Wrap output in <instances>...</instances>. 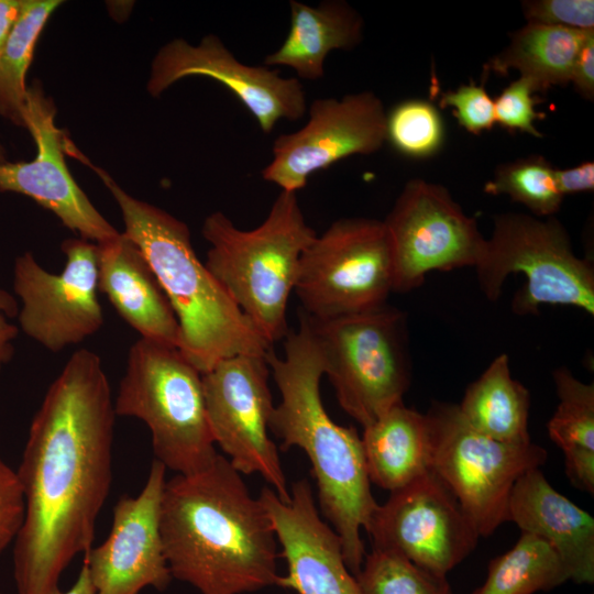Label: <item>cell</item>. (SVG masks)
Segmentation results:
<instances>
[{
	"mask_svg": "<svg viewBox=\"0 0 594 594\" xmlns=\"http://www.w3.org/2000/svg\"><path fill=\"white\" fill-rule=\"evenodd\" d=\"M266 355L238 354L201 374L215 443L241 474L261 475L282 501L290 493L278 448L270 437L273 397Z\"/></svg>",
	"mask_w": 594,
	"mask_h": 594,
	"instance_id": "8fae6325",
	"label": "cell"
},
{
	"mask_svg": "<svg viewBox=\"0 0 594 594\" xmlns=\"http://www.w3.org/2000/svg\"><path fill=\"white\" fill-rule=\"evenodd\" d=\"M24 512V495L16 471L0 458V556L14 542Z\"/></svg>",
	"mask_w": 594,
	"mask_h": 594,
	"instance_id": "e575fe53",
	"label": "cell"
},
{
	"mask_svg": "<svg viewBox=\"0 0 594 594\" xmlns=\"http://www.w3.org/2000/svg\"><path fill=\"white\" fill-rule=\"evenodd\" d=\"M592 30H574L527 22L509 34V43L485 64L491 72L505 76L517 70L536 90L548 91L570 84L576 55Z\"/></svg>",
	"mask_w": 594,
	"mask_h": 594,
	"instance_id": "cb8c5ba5",
	"label": "cell"
},
{
	"mask_svg": "<svg viewBox=\"0 0 594 594\" xmlns=\"http://www.w3.org/2000/svg\"><path fill=\"white\" fill-rule=\"evenodd\" d=\"M22 0H0V53L18 20Z\"/></svg>",
	"mask_w": 594,
	"mask_h": 594,
	"instance_id": "f35d334b",
	"label": "cell"
},
{
	"mask_svg": "<svg viewBox=\"0 0 594 594\" xmlns=\"http://www.w3.org/2000/svg\"><path fill=\"white\" fill-rule=\"evenodd\" d=\"M446 125L439 109L429 100L411 98L386 112V143L411 160H427L444 145Z\"/></svg>",
	"mask_w": 594,
	"mask_h": 594,
	"instance_id": "f546056e",
	"label": "cell"
},
{
	"mask_svg": "<svg viewBox=\"0 0 594 594\" xmlns=\"http://www.w3.org/2000/svg\"><path fill=\"white\" fill-rule=\"evenodd\" d=\"M266 361L280 393L270 431L280 449H301L316 480L322 515L341 541L349 571L355 576L366 556L361 530L366 529L378 504L373 497L362 440L353 427L336 424L320 395L323 364L318 348L299 318V328L284 338V355L271 349Z\"/></svg>",
	"mask_w": 594,
	"mask_h": 594,
	"instance_id": "3957f363",
	"label": "cell"
},
{
	"mask_svg": "<svg viewBox=\"0 0 594 594\" xmlns=\"http://www.w3.org/2000/svg\"><path fill=\"white\" fill-rule=\"evenodd\" d=\"M290 26L282 45L268 54L264 66H284L297 77H324L326 58L332 51H351L363 40L364 20L344 0H324L315 7L289 1Z\"/></svg>",
	"mask_w": 594,
	"mask_h": 594,
	"instance_id": "7402d4cb",
	"label": "cell"
},
{
	"mask_svg": "<svg viewBox=\"0 0 594 594\" xmlns=\"http://www.w3.org/2000/svg\"><path fill=\"white\" fill-rule=\"evenodd\" d=\"M527 22L574 30H594L593 0H529L521 2Z\"/></svg>",
	"mask_w": 594,
	"mask_h": 594,
	"instance_id": "836d02e7",
	"label": "cell"
},
{
	"mask_svg": "<svg viewBox=\"0 0 594 594\" xmlns=\"http://www.w3.org/2000/svg\"><path fill=\"white\" fill-rule=\"evenodd\" d=\"M289 493V499L282 501L264 486L258 495L287 566L276 585L295 594H361L345 565L338 535L319 516L310 483L299 480Z\"/></svg>",
	"mask_w": 594,
	"mask_h": 594,
	"instance_id": "d6986e66",
	"label": "cell"
},
{
	"mask_svg": "<svg viewBox=\"0 0 594 594\" xmlns=\"http://www.w3.org/2000/svg\"><path fill=\"white\" fill-rule=\"evenodd\" d=\"M539 92L526 78L518 77L506 86L494 99L495 123L509 132H522L542 138L535 125L544 117L536 110Z\"/></svg>",
	"mask_w": 594,
	"mask_h": 594,
	"instance_id": "1f68e13d",
	"label": "cell"
},
{
	"mask_svg": "<svg viewBox=\"0 0 594 594\" xmlns=\"http://www.w3.org/2000/svg\"><path fill=\"white\" fill-rule=\"evenodd\" d=\"M56 107L41 82L26 89L24 123L35 146L29 162L0 163V191L22 194L52 211L69 230L97 244L119 232L95 208L70 175L68 139L55 124Z\"/></svg>",
	"mask_w": 594,
	"mask_h": 594,
	"instance_id": "e0dca14e",
	"label": "cell"
},
{
	"mask_svg": "<svg viewBox=\"0 0 594 594\" xmlns=\"http://www.w3.org/2000/svg\"><path fill=\"white\" fill-rule=\"evenodd\" d=\"M7 162V151L0 142V163Z\"/></svg>",
	"mask_w": 594,
	"mask_h": 594,
	"instance_id": "60d3db41",
	"label": "cell"
},
{
	"mask_svg": "<svg viewBox=\"0 0 594 594\" xmlns=\"http://www.w3.org/2000/svg\"><path fill=\"white\" fill-rule=\"evenodd\" d=\"M483 190L507 195L538 218L554 217L564 198L557 186L556 167L537 154L501 164Z\"/></svg>",
	"mask_w": 594,
	"mask_h": 594,
	"instance_id": "f1b7e54d",
	"label": "cell"
},
{
	"mask_svg": "<svg viewBox=\"0 0 594 594\" xmlns=\"http://www.w3.org/2000/svg\"><path fill=\"white\" fill-rule=\"evenodd\" d=\"M355 580L361 594H453L447 576L377 549L366 553Z\"/></svg>",
	"mask_w": 594,
	"mask_h": 594,
	"instance_id": "4dcf8cb0",
	"label": "cell"
},
{
	"mask_svg": "<svg viewBox=\"0 0 594 594\" xmlns=\"http://www.w3.org/2000/svg\"><path fill=\"white\" fill-rule=\"evenodd\" d=\"M439 107L451 108L460 127L474 135L490 131L496 124L494 99L483 82L463 84L457 89L442 92L439 97Z\"/></svg>",
	"mask_w": 594,
	"mask_h": 594,
	"instance_id": "d6a6232c",
	"label": "cell"
},
{
	"mask_svg": "<svg viewBox=\"0 0 594 594\" xmlns=\"http://www.w3.org/2000/svg\"><path fill=\"white\" fill-rule=\"evenodd\" d=\"M98 290L141 338L179 348L175 312L144 254L123 232L98 244Z\"/></svg>",
	"mask_w": 594,
	"mask_h": 594,
	"instance_id": "44dd1931",
	"label": "cell"
},
{
	"mask_svg": "<svg viewBox=\"0 0 594 594\" xmlns=\"http://www.w3.org/2000/svg\"><path fill=\"white\" fill-rule=\"evenodd\" d=\"M392 245L394 292L420 286L427 274L479 263L486 238L442 185L409 179L383 220Z\"/></svg>",
	"mask_w": 594,
	"mask_h": 594,
	"instance_id": "7c38bea8",
	"label": "cell"
},
{
	"mask_svg": "<svg viewBox=\"0 0 594 594\" xmlns=\"http://www.w3.org/2000/svg\"><path fill=\"white\" fill-rule=\"evenodd\" d=\"M479 285L492 301L510 274H521L512 310L536 315L543 305L572 306L594 315V267L579 257L564 226L556 218L506 212L493 217V230L474 267Z\"/></svg>",
	"mask_w": 594,
	"mask_h": 594,
	"instance_id": "ba28073f",
	"label": "cell"
},
{
	"mask_svg": "<svg viewBox=\"0 0 594 594\" xmlns=\"http://www.w3.org/2000/svg\"><path fill=\"white\" fill-rule=\"evenodd\" d=\"M160 529L172 578L200 594H243L277 583L268 514L221 454L199 473L166 481Z\"/></svg>",
	"mask_w": 594,
	"mask_h": 594,
	"instance_id": "7a4b0ae2",
	"label": "cell"
},
{
	"mask_svg": "<svg viewBox=\"0 0 594 594\" xmlns=\"http://www.w3.org/2000/svg\"><path fill=\"white\" fill-rule=\"evenodd\" d=\"M0 594H1V592H0Z\"/></svg>",
	"mask_w": 594,
	"mask_h": 594,
	"instance_id": "b9f144b4",
	"label": "cell"
},
{
	"mask_svg": "<svg viewBox=\"0 0 594 594\" xmlns=\"http://www.w3.org/2000/svg\"><path fill=\"white\" fill-rule=\"evenodd\" d=\"M569 580L554 549L544 540L521 532L515 546L488 565L485 582L471 594H534Z\"/></svg>",
	"mask_w": 594,
	"mask_h": 594,
	"instance_id": "4316f807",
	"label": "cell"
},
{
	"mask_svg": "<svg viewBox=\"0 0 594 594\" xmlns=\"http://www.w3.org/2000/svg\"><path fill=\"white\" fill-rule=\"evenodd\" d=\"M118 204L127 234L155 273L180 329L179 350L202 374L238 354L266 355L272 349L201 262L187 224L128 194L84 156Z\"/></svg>",
	"mask_w": 594,
	"mask_h": 594,
	"instance_id": "277c9868",
	"label": "cell"
},
{
	"mask_svg": "<svg viewBox=\"0 0 594 594\" xmlns=\"http://www.w3.org/2000/svg\"><path fill=\"white\" fill-rule=\"evenodd\" d=\"M59 274L43 268L33 254L16 257L13 288L22 301V331L52 352L78 344L103 324L98 290V244L82 238L62 243Z\"/></svg>",
	"mask_w": 594,
	"mask_h": 594,
	"instance_id": "4fadbf2b",
	"label": "cell"
},
{
	"mask_svg": "<svg viewBox=\"0 0 594 594\" xmlns=\"http://www.w3.org/2000/svg\"><path fill=\"white\" fill-rule=\"evenodd\" d=\"M165 473L154 459L140 494L116 503L107 539L84 554L96 594H140L145 587L164 591L169 585L160 529Z\"/></svg>",
	"mask_w": 594,
	"mask_h": 594,
	"instance_id": "ac0fdd59",
	"label": "cell"
},
{
	"mask_svg": "<svg viewBox=\"0 0 594 594\" xmlns=\"http://www.w3.org/2000/svg\"><path fill=\"white\" fill-rule=\"evenodd\" d=\"M394 292V261L383 220L332 222L304 250L294 293L300 311L329 319L386 304Z\"/></svg>",
	"mask_w": 594,
	"mask_h": 594,
	"instance_id": "30bf717a",
	"label": "cell"
},
{
	"mask_svg": "<svg viewBox=\"0 0 594 594\" xmlns=\"http://www.w3.org/2000/svg\"><path fill=\"white\" fill-rule=\"evenodd\" d=\"M54 594H96L86 563H82L75 583L68 590H58Z\"/></svg>",
	"mask_w": 594,
	"mask_h": 594,
	"instance_id": "ab89813d",
	"label": "cell"
},
{
	"mask_svg": "<svg viewBox=\"0 0 594 594\" xmlns=\"http://www.w3.org/2000/svg\"><path fill=\"white\" fill-rule=\"evenodd\" d=\"M459 410L466 422L494 440L529 443L530 394L510 373L506 354L496 356L465 389Z\"/></svg>",
	"mask_w": 594,
	"mask_h": 594,
	"instance_id": "d4e9b609",
	"label": "cell"
},
{
	"mask_svg": "<svg viewBox=\"0 0 594 594\" xmlns=\"http://www.w3.org/2000/svg\"><path fill=\"white\" fill-rule=\"evenodd\" d=\"M556 182L563 197L572 194L593 191L594 163L587 161L569 168H556Z\"/></svg>",
	"mask_w": 594,
	"mask_h": 594,
	"instance_id": "8d00e7d4",
	"label": "cell"
},
{
	"mask_svg": "<svg viewBox=\"0 0 594 594\" xmlns=\"http://www.w3.org/2000/svg\"><path fill=\"white\" fill-rule=\"evenodd\" d=\"M370 482L391 493L431 472V444L425 414L400 403L361 437Z\"/></svg>",
	"mask_w": 594,
	"mask_h": 594,
	"instance_id": "603a6c76",
	"label": "cell"
},
{
	"mask_svg": "<svg viewBox=\"0 0 594 594\" xmlns=\"http://www.w3.org/2000/svg\"><path fill=\"white\" fill-rule=\"evenodd\" d=\"M113 407L116 415L148 427L154 459L176 474L199 473L218 455L201 373L177 346L145 338L135 341Z\"/></svg>",
	"mask_w": 594,
	"mask_h": 594,
	"instance_id": "8992f818",
	"label": "cell"
},
{
	"mask_svg": "<svg viewBox=\"0 0 594 594\" xmlns=\"http://www.w3.org/2000/svg\"><path fill=\"white\" fill-rule=\"evenodd\" d=\"M206 267L271 345L288 333L287 306L304 250L317 234L297 194L280 191L264 221L241 230L221 211L206 217Z\"/></svg>",
	"mask_w": 594,
	"mask_h": 594,
	"instance_id": "5b68a950",
	"label": "cell"
},
{
	"mask_svg": "<svg viewBox=\"0 0 594 594\" xmlns=\"http://www.w3.org/2000/svg\"><path fill=\"white\" fill-rule=\"evenodd\" d=\"M431 444V472L455 497L480 537L507 521L516 481L548 458L532 442L505 443L472 428L458 405L433 403L425 414Z\"/></svg>",
	"mask_w": 594,
	"mask_h": 594,
	"instance_id": "9c48e42d",
	"label": "cell"
},
{
	"mask_svg": "<svg viewBox=\"0 0 594 594\" xmlns=\"http://www.w3.org/2000/svg\"><path fill=\"white\" fill-rule=\"evenodd\" d=\"M191 76L208 77L228 88L266 134L278 121H297L307 110L298 78L283 77L277 69L264 65L241 63L213 34L204 36L196 45L184 38L167 42L153 59L146 88L158 97L176 81Z\"/></svg>",
	"mask_w": 594,
	"mask_h": 594,
	"instance_id": "2e32d148",
	"label": "cell"
},
{
	"mask_svg": "<svg viewBox=\"0 0 594 594\" xmlns=\"http://www.w3.org/2000/svg\"><path fill=\"white\" fill-rule=\"evenodd\" d=\"M521 532L548 542L562 560L569 580L594 582V519L556 491L539 468L525 472L515 483L507 521Z\"/></svg>",
	"mask_w": 594,
	"mask_h": 594,
	"instance_id": "ffe728a7",
	"label": "cell"
},
{
	"mask_svg": "<svg viewBox=\"0 0 594 594\" xmlns=\"http://www.w3.org/2000/svg\"><path fill=\"white\" fill-rule=\"evenodd\" d=\"M559 398L548 421L549 437L563 452L571 484L594 493V385L578 380L565 366L553 372Z\"/></svg>",
	"mask_w": 594,
	"mask_h": 594,
	"instance_id": "484cf974",
	"label": "cell"
},
{
	"mask_svg": "<svg viewBox=\"0 0 594 594\" xmlns=\"http://www.w3.org/2000/svg\"><path fill=\"white\" fill-rule=\"evenodd\" d=\"M570 84L585 100L594 99V30L590 31L576 55Z\"/></svg>",
	"mask_w": 594,
	"mask_h": 594,
	"instance_id": "d590c367",
	"label": "cell"
},
{
	"mask_svg": "<svg viewBox=\"0 0 594 594\" xmlns=\"http://www.w3.org/2000/svg\"><path fill=\"white\" fill-rule=\"evenodd\" d=\"M307 110L300 129L274 140L273 157L261 172L280 191L297 194L312 174L353 155L374 154L386 143L387 110L373 91L318 98Z\"/></svg>",
	"mask_w": 594,
	"mask_h": 594,
	"instance_id": "5bb4252c",
	"label": "cell"
},
{
	"mask_svg": "<svg viewBox=\"0 0 594 594\" xmlns=\"http://www.w3.org/2000/svg\"><path fill=\"white\" fill-rule=\"evenodd\" d=\"M340 407L364 427L404 403L410 383L405 314L386 304L329 319L302 311Z\"/></svg>",
	"mask_w": 594,
	"mask_h": 594,
	"instance_id": "52a82bcc",
	"label": "cell"
},
{
	"mask_svg": "<svg viewBox=\"0 0 594 594\" xmlns=\"http://www.w3.org/2000/svg\"><path fill=\"white\" fill-rule=\"evenodd\" d=\"M18 314L15 299L8 292L0 288V371L13 355L12 341L18 336V328L7 321V318Z\"/></svg>",
	"mask_w": 594,
	"mask_h": 594,
	"instance_id": "74e56055",
	"label": "cell"
},
{
	"mask_svg": "<svg viewBox=\"0 0 594 594\" xmlns=\"http://www.w3.org/2000/svg\"><path fill=\"white\" fill-rule=\"evenodd\" d=\"M373 549L398 554L441 576L476 547L480 535L455 497L429 472L391 493L365 529Z\"/></svg>",
	"mask_w": 594,
	"mask_h": 594,
	"instance_id": "9a60e30c",
	"label": "cell"
},
{
	"mask_svg": "<svg viewBox=\"0 0 594 594\" xmlns=\"http://www.w3.org/2000/svg\"><path fill=\"white\" fill-rule=\"evenodd\" d=\"M59 0H22L18 20L0 53V117L25 129L26 72L36 42Z\"/></svg>",
	"mask_w": 594,
	"mask_h": 594,
	"instance_id": "83f0119b",
	"label": "cell"
},
{
	"mask_svg": "<svg viewBox=\"0 0 594 594\" xmlns=\"http://www.w3.org/2000/svg\"><path fill=\"white\" fill-rule=\"evenodd\" d=\"M114 407L100 358L81 349L50 385L18 468L25 502L14 540L18 594H54L95 539L112 483Z\"/></svg>",
	"mask_w": 594,
	"mask_h": 594,
	"instance_id": "6da1fadb",
	"label": "cell"
}]
</instances>
